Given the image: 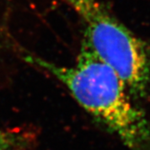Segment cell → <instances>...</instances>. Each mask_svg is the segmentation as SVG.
<instances>
[{"label":"cell","mask_w":150,"mask_h":150,"mask_svg":"<svg viewBox=\"0 0 150 150\" xmlns=\"http://www.w3.org/2000/svg\"><path fill=\"white\" fill-rule=\"evenodd\" d=\"M34 139V134L27 130L0 129V150H28Z\"/></svg>","instance_id":"cell-3"},{"label":"cell","mask_w":150,"mask_h":150,"mask_svg":"<svg viewBox=\"0 0 150 150\" xmlns=\"http://www.w3.org/2000/svg\"><path fill=\"white\" fill-rule=\"evenodd\" d=\"M80 17L84 40L123 79L129 93L144 98L150 89V53L98 0H63Z\"/></svg>","instance_id":"cell-2"},{"label":"cell","mask_w":150,"mask_h":150,"mask_svg":"<svg viewBox=\"0 0 150 150\" xmlns=\"http://www.w3.org/2000/svg\"><path fill=\"white\" fill-rule=\"evenodd\" d=\"M23 59L60 81L81 107L117 135L131 149L149 144V122L132 102L123 79L97 55L85 40L75 64L63 66L32 54Z\"/></svg>","instance_id":"cell-1"}]
</instances>
